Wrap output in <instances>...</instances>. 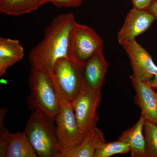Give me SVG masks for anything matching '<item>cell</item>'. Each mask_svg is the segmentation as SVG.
<instances>
[{
    "mask_svg": "<svg viewBox=\"0 0 157 157\" xmlns=\"http://www.w3.org/2000/svg\"><path fill=\"white\" fill-rule=\"evenodd\" d=\"M121 45L130 59L132 76L147 82L152 79L157 73V67L148 52L136 40L124 41Z\"/></svg>",
    "mask_w": 157,
    "mask_h": 157,
    "instance_id": "ba28073f",
    "label": "cell"
},
{
    "mask_svg": "<svg viewBox=\"0 0 157 157\" xmlns=\"http://www.w3.org/2000/svg\"><path fill=\"white\" fill-rule=\"evenodd\" d=\"M102 100L101 91L91 92L81 90L72 102L78 128L86 136L97 126L100 117L97 109Z\"/></svg>",
    "mask_w": 157,
    "mask_h": 157,
    "instance_id": "52a82bcc",
    "label": "cell"
},
{
    "mask_svg": "<svg viewBox=\"0 0 157 157\" xmlns=\"http://www.w3.org/2000/svg\"><path fill=\"white\" fill-rule=\"evenodd\" d=\"M24 131L38 157H63L64 152L58 139L55 119L41 110H34Z\"/></svg>",
    "mask_w": 157,
    "mask_h": 157,
    "instance_id": "3957f363",
    "label": "cell"
},
{
    "mask_svg": "<svg viewBox=\"0 0 157 157\" xmlns=\"http://www.w3.org/2000/svg\"><path fill=\"white\" fill-rule=\"evenodd\" d=\"M155 88H156V89L157 90L156 92V95L157 97V87Z\"/></svg>",
    "mask_w": 157,
    "mask_h": 157,
    "instance_id": "cb8c5ba5",
    "label": "cell"
},
{
    "mask_svg": "<svg viewBox=\"0 0 157 157\" xmlns=\"http://www.w3.org/2000/svg\"><path fill=\"white\" fill-rule=\"evenodd\" d=\"M147 10L151 13L157 19V1L153 0Z\"/></svg>",
    "mask_w": 157,
    "mask_h": 157,
    "instance_id": "7402d4cb",
    "label": "cell"
},
{
    "mask_svg": "<svg viewBox=\"0 0 157 157\" xmlns=\"http://www.w3.org/2000/svg\"><path fill=\"white\" fill-rule=\"evenodd\" d=\"M153 0H132L133 8L140 10H147Z\"/></svg>",
    "mask_w": 157,
    "mask_h": 157,
    "instance_id": "44dd1931",
    "label": "cell"
},
{
    "mask_svg": "<svg viewBox=\"0 0 157 157\" xmlns=\"http://www.w3.org/2000/svg\"><path fill=\"white\" fill-rule=\"evenodd\" d=\"M149 84L153 88L157 87V73L155 77L150 81L148 82Z\"/></svg>",
    "mask_w": 157,
    "mask_h": 157,
    "instance_id": "603a6c76",
    "label": "cell"
},
{
    "mask_svg": "<svg viewBox=\"0 0 157 157\" xmlns=\"http://www.w3.org/2000/svg\"><path fill=\"white\" fill-rule=\"evenodd\" d=\"M28 106L32 111L40 110L55 119L59 111L60 94L52 73L39 64H31Z\"/></svg>",
    "mask_w": 157,
    "mask_h": 157,
    "instance_id": "7a4b0ae2",
    "label": "cell"
},
{
    "mask_svg": "<svg viewBox=\"0 0 157 157\" xmlns=\"http://www.w3.org/2000/svg\"><path fill=\"white\" fill-rule=\"evenodd\" d=\"M24 49L17 39L0 38V76L24 56Z\"/></svg>",
    "mask_w": 157,
    "mask_h": 157,
    "instance_id": "4fadbf2b",
    "label": "cell"
},
{
    "mask_svg": "<svg viewBox=\"0 0 157 157\" xmlns=\"http://www.w3.org/2000/svg\"><path fill=\"white\" fill-rule=\"evenodd\" d=\"M144 129L146 157H157V125L145 120Z\"/></svg>",
    "mask_w": 157,
    "mask_h": 157,
    "instance_id": "e0dca14e",
    "label": "cell"
},
{
    "mask_svg": "<svg viewBox=\"0 0 157 157\" xmlns=\"http://www.w3.org/2000/svg\"><path fill=\"white\" fill-rule=\"evenodd\" d=\"M145 119L140 115L137 122L122 134L118 140L129 145L132 157H146V142L143 131Z\"/></svg>",
    "mask_w": 157,
    "mask_h": 157,
    "instance_id": "7c38bea8",
    "label": "cell"
},
{
    "mask_svg": "<svg viewBox=\"0 0 157 157\" xmlns=\"http://www.w3.org/2000/svg\"><path fill=\"white\" fill-rule=\"evenodd\" d=\"M130 152L129 145L125 142L118 140L105 143L96 150L94 157H109L118 154Z\"/></svg>",
    "mask_w": 157,
    "mask_h": 157,
    "instance_id": "ac0fdd59",
    "label": "cell"
},
{
    "mask_svg": "<svg viewBox=\"0 0 157 157\" xmlns=\"http://www.w3.org/2000/svg\"><path fill=\"white\" fill-rule=\"evenodd\" d=\"M82 2V0H42L43 5L51 3L58 8L78 7Z\"/></svg>",
    "mask_w": 157,
    "mask_h": 157,
    "instance_id": "ffe728a7",
    "label": "cell"
},
{
    "mask_svg": "<svg viewBox=\"0 0 157 157\" xmlns=\"http://www.w3.org/2000/svg\"><path fill=\"white\" fill-rule=\"evenodd\" d=\"M108 67L103 52L86 62L82 67V90L91 92L101 91Z\"/></svg>",
    "mask_w": 157,
    "mask_h": 157,
    "instance_id": "9c48e42d",
    "label": "cell"
},
{
    "mask_svg": "<svg viewBox=\"0 0 157 157\" xmlns=\"http://www.w3.org/2000/svg\"><path fill=\"white\" fill-rule=\"evenodd\" d=\"M4 157H38L25 131L10 133Z\"/></svg>",
    "mask_w": 157,
    "mask_h": 157,
    "instance_id": "9a60e30c",
    "label": "cell"
},
{
    "mask_svg": "<svg viewBox=\"0 0 157 157\" xmlns=\"http://www.w3.org/2000/svg\"><path fill=\"white\" fill-rule=\"evenodd\" d=\"M59 94V111L56 117L55 122L58 139L64 155L81 143L85 136L78 128L71 103Z\"/></svg>",
    "mask_w": 157,
    "mask_h": 157,
    "instance_id": "277c9868",
    "label": "cell"
},
{
    "mask_svg": "<svg viewBox=\"0 0 157 157\" xmlns=\"http://www.w3.org/2000/svg\"><path fill=\"white\" fill-rule=\"evenodd\" d=\"M76 23L73 12L59 14L54 18L45 29L43 40L29 53L31 64L42 65L52 73L58 60L70 58Z\"/></svg>",
    "mask_w": 157,
    "mask_h": 157,
    "instance_id": "6da1fadb",
    "label": "cell"
},
{
    "mask_svg": "<svg viewBox=\"0 0 157 157\" xmlns=\"http://www.w3.org/2000/svg\"><path fill=\"white\" fill-rule=\"evenodd\" d=\"M82 67L68 58L57 61L52 73L59 92L70 103L82 90Z\"/></svg>",
    "mask_w": 157,
    "mask_h": 157,
    "instance_id": "5b68a950",
    "label": "cell"
},
{
    "mask_svg": "<svg viewBox=\"0 0 157 157\" xmlns=\"http://www.w3.org/2000/svg\"><path fill=\"white\" fill-rule=\"evenodd\" d=\"M106 142L103 132L96 126L85 136L81 143L63 157H94L96 150Z\"/></svg>",
    "mask_w": 157,
    "mask_h": 157,
    "instance_id": "5bb4252c",
    "label": "cell"
},
{
    "mask_svg": "<svg viewBox=\"0 0 157 157\" xmlns=\"http://www.w3.org/2000/svg\"><path fill=\"white\" fill-rule=\"evenodd\" d=\"M42 5V0H0V12L18 16L29 14Z\"/></svg>",
    "mask_w": 157,
    "mask_h": 157,
    "instance_id": "2e32d148",
    "label": "cell"
},
{
    "mask_svg": "<svg viewBox=\"0 0 157 157\" xmlns=\"http://www.w3.org/2000/svg\"><path fill=\"white\" fill-rule=\"evenodd\" d=\"M7 109L2 108L0 110V157H4L6 143L10 132L9 130L4 126V121L6 118Z\"/></svg>",
    "mask_w": 157,
    "mask_h": 157,
    "instance_id": "d6986e66",
    "label": "cell"
},
{
    "mask_svg": "<svg viewBox=\"0 0 157 157\" xmlns=\"http://www.w3.org/2000/svg\"><path fill=\"white\" fill-rule=\"evenodd\" d=\"M130 79L135 91V103L141 109L146 120L157 125L156 94L147 82L139 80L131 75Z\"/></svg>",
    "mask_w": 157,
    "mask_h": 157,
    "instance_id": "8fae6325",
    "label": "cell"
},
{
    "mask_svg": "<svg viewBox=\"0 0 157 157\" xmlns=\"http://www.w3.org/2000/svg\"><path fill=\"white\" fill-rule=\"evenodd\" d=\"M103 39L90 27L76 22L70 50V58L82 65L95 55L103 52Z\"/></svg>",
    "mask_w": 157,
    "mask_h": 157,
    "instance_id": "8992f818",
    "label": "cell"
},
{
    "mask_svg": "<svg viewBox=\"0 0 157 157\" xmlns=\"http://www.w3.org/2000/svg\"><path fill=\"white\" fill-rule=\"evenodd\" d=\"M156 19L155 16L147 10L133 8L127 15L124 22L118 33L119 43L124 41H133L137 36L144 33Z\"/></svg>",
    "mask_w": 157,
    "mask_h": 157,
    "instance_id": "30bf717a",
    "label": "cell"
}]
</instances>
